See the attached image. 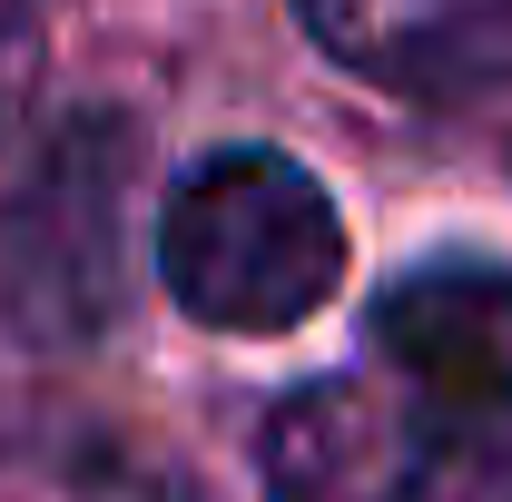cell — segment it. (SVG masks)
Listing matches in <instances>:
<instances>
[{
	"mask_svg": "<svg viewBox=\"0 0 512 502\" xmlns=\"http://www.w3.org/2000/svg\"><path fill=\"white\" fill-rule=\"evenodd\" d=\"M266 502H512V404H463L365 355L276 404Z\"/></svg>",
	"mask_w": 512,
	"mask_h": 502,
	"instance_id": "obj_1",
	"label": "cell"
},
{
	"mask_svg": "<svg viewBox=\"0 0 512 502\" xmlns=\"http://www.w3.org/2000/svg\"><path fill=\"white\" fill-rule=\"evenodd\" d=\"M158 276L217 335H286L345 286V217L286 148H217L168 188Z\"/></svg>",
	"mask_w": 512,
	"mask_h": 502,
	"instance_id": "obj_2",
	"label": "cell"
},
{
	"mask_svg": "<svg viewBox=\"0 0 512 502\" xmlns=\"http://www.w3.org/2000/svg\"><path fill=\"white\" fill-rule=\"evenodd\" d=\"M365 355L463 404H512V266L434 256L394 276L365 315Z\"/></svg>",
	"mask_w": 512,
	"mask_h": 502,
	"instance_id": "obj_3",
	"label": "cell"
},
{
	"mask_svg": "<svg viewBox=\"0 0 512 502\" xmlns=\"http://www.w3.org/2000/svg\"><path fill=\"white\" fill-rule=\"evenodd\" d=\"M316 40L394 89H483L512 69V0H306Z\"/></svg>",
	"mask_w": 512,
	"mask_h": 502,
	"instance_id": "obj_4",
	"label": "cell"
},
{
	"mask_svg": "<svg viewBox=\"0 0 512 502\" xmlns=\"http://www.w3.org/2000/svg\"><path fill=\"white\" fill-rule=\"evenodd\" d=\"M0 502H188V493L119 443H60V453H20L0 473Z\"/></svg>",
	"mask_w": 512,
	"mask_h": 502,
	"instance_id": "obj_5",
	"label": "cell"
},
{
	"mask_svg": "<svg viewBox=\"0 0 512 502\" xmlns=\"http://www.w3.org/2000/svg\"><path fill=\"white\" fill-rule=\"evenodd\" d=\"M30 79H40V0H0V128L20 119Z\"/></svg>",
	"mask_w": 512,
	"mask_h": 502,
	"instance_id": "obj_6",
	"label": "cell"
}]
</instances>
